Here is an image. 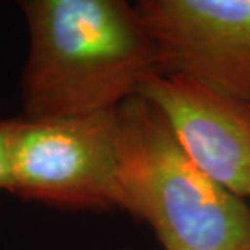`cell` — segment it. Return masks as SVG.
Listing matches in <instances>:
<instances>
[{
  "instance_id": "1",
  "label": "cell",
  "mask_w": 250,
  "mask_h": 250,
  "mask_svg": "<svg viewBox=\"0 0 250 250\" xmlns=\"http://www.w3.org/2000/svg\"><path fill=\"white\" fill-rule=\"evenodd\" d=\"M23 117L116 111L158 73L153 39L125 0H24Z\"/></svg>"
},
{
  "instance_id": "2",
  "label": "cell",
  "mask_w": 250,
  "mask_h": 250,
  "mask_svg": "<svg viewBox=\"0 0 250 250\" xmlns=\"http://www.w3.org/2000/svg\"><path fill=\"white\" fill-rule=\"evenodd\" d=\"M117 190L164 250H250V203L202 171L140 94L117 107Z\"/></svg>"
},
{
  "instance_id": "3",
  "label": "cell",
  "mask_w": 250,
  "mask_h": 250,
  "mask_svg": "<svg viewBox=\"0 0 250 250\" xmlns=\"http://www.w3.org/2000/svg\"><path fill=\"white\" fill-rule=\"evenodd\" d=\"M8 154L12 195L70 209L119 208L117 109L15 117Z\"/></svg>"
},
{
  "instance_id": "4",
  "label": "cell",
  "mask_w": 250,
  "mask_h": 250,
  "mask_svg": "<svg viewBox=\"0 0 250 250\" xmlns=\"http://www.w3.org/2000/svg\"><path fill=\"white\" fill-rule=\"evenodd\" d=\"M158 72L198 78L250 103V0H142Z\"/></svg>"
},
{
  "instance_id": "5",
  "label": "cell",
  "mask_w": 250,
  "mask_h": 250,
  "mask_svg": "<svg viewBox=\"0 0 250 250\" xmlns=\"http://www.w3.org/2000/svg\"><path fill=\"white\" fill-rule=\"evenodd\" d=\"M197 166L250 200V103L188 75L154 73L142 86Z\"/></svg>"
},
{
  "instance_id": "6",
  "label": "cell",
  "mask_w": 250,
  "mask_h": 250,
  "mask_svg": "<svg viewBox=\"0 0 250 250\" xmlns=\"http://www.w3.org/2000/svg\"><path fill=\"white\" fill-rule=\"evenodd\" d=\"M15 119H0V192L10 193V137Z\"/></svg>"
}]
</instances>
